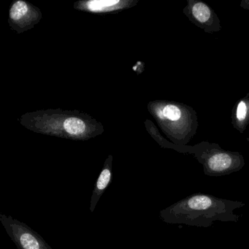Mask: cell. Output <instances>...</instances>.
Returning <instances> with one entry per match:
<instances>
[{
	"mask_svg": "<svg viewBox=\"0 0 249 249\" xmlns=\"http://www.w3.org/2000/svg\"><path fill=\"white\" fill-rule=\"evenodd\" d=\"M0 222L5 227L18 249H53L38 233L12 216L0 214Z\"/></svg>",
	"mask_w": 249,
	"mask_h": 249,
	"instance_id": "cell-3",
	"label": "cell"
},
{
	"mask_svg": "<svg viewBox=\"0 0 249 249\" xmlns=\"http://www.w3.org/2000/svg\"><path fill=\"white\" fill-rule=\"evenodd\" d=\"M148 107L173 143L183 146L196 135L199 125L197 114L191 106L170 100H156L148 103Z\"/></svg>",
	"mask_w": 249,
	"mask_h": 249,
	"instance_id": "cell-1",
	"label": "cell"
},
{
	"mask_svg": "<svg viewBox=\"0 0 249 249\" xmlns=\"http://www.w3.org/2000/svg\"><path fill=\"white\" fill-rule=\"evenodd\" d=\"M40 18L41 14L37 8L21 0L14 2L10 9V25L18 33L32 28Z\"/></svg>",
	"mask_w": 249,
	"mask_h": 249,
	"instance_id": "cell-5",
	"label": "cell"
},
{
	"mask_svg": "<svg viewBox=\"0 0 249 249\" xmlns=\"http://www.w3.org/2000/svg\"><path fill=\"white\" fill-rule=\"evenodd\" d=\"M231 124L240 134L244 133L249 125V93L236 102L231 112Z\"/></svg>",
	"mask_w": 249,
	"mask_h": 249,
	"instance_id": "cell-8",
	"label": "cell"
},
{
	"mask_svg": "<svg viewBox=\"0 0 249 249\" xmlns=\"http://www.w3.org/2000/svg\"><path fill=\"white\" fill-rule=\"evenodd\" d=\"M195 157L203 164L205 171L216 174L239 170L244 164L243 156L238 152L225 151L218 144L208 141Z\"/></svg>",
	"mask_w": 249,
	"mask_h": 249,
	"instance_id": "cell-2",
	"label": "cell"
},
{
	"mask_svg": "<svg viewBox=\"0 0 249 249\" xmlns=\"http://www.w3.org/2000/svg\"><path fill=\"white\" fill-rule=\"evenodd\" d=\"M134 3L135 2L119 0H91L77 2L75 4V8L94 14H103L124 9L130 7V4L133 5Z\"/></svg>",
	"mask_w": 249,
	"mask_h": 249,
	"instance_id": "cell-6",
	"label": "cell"
},
{
	"mask_svg": "<svg viewBox=\"0 0 249 249\" xmlns=\"http://www.w3.org/2000/svg\"><path fill=\"white\" fill-rule=\"evenodd\" d=\"M183 12L192 24L205 33L213 34L222 30L221 21L215 11L200 0H187Z\"/></svg>",
	"mask_w": 249,
	"mask_h": 249,
	"instance_id": "cell-4",
	"label": "cell"
},
{
	"mask_svg": "<svg viewBox=\"0 0 249 249\" xmlns=\"http://www.w3.org/2000/svg\"><path fill=\"white\" fill-rule=\"evenodd\" d=\"M112 161H113V157L110 155L106 160L103 170L99 175L97 181L94 184V190L91 195V203H90V211L91 213H94L96 205L98 203L100 198L103 196L106 189L111 184L112 180H113Z\"/></svg>",
	"mask_w": 249,
	"mask_h": 249,
	"instance_id": "cell-7",
	"label": "cell"
},
{
	"mask_svg": "<svg viewBox=\"0 0 249 249\" xmlns=\"http://www.w3.org/2000/svg\"><path fill=\"white\" fill-rule=\"evenodd\" d=\"M240 7L243 9L249 11V0H242L240 2Z\"/></svg>",
	"mask_w": 249,
	"mask_h": 249,
	"instance_id": "cell-9",
	"label": "cell"
}]
</instances>
